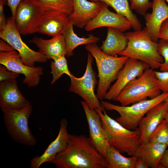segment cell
I'll list each match as a JSON object with an SVG mask.
<instances>
[{
    "mask_svg": "<svg viewBox=\"0 0 168 168\" xmlns=\"http://www.w3.org/2000/svg\"><path fill=\"white\" fill-rule=\"evenodd\" d=\"M73 26V23L69 21L62 34L65 42L66 55L68 57L72 56L73 51L78 46L96 43L100 40L92 34L88 35L87 37H80L74 32Z\"/></svg>",
    "mask_w": 168,
    "mask_h": 168,
    "instance_id": "cell-24",
    "label": "cell"
},
{
    "mask_svg": "<svg viewBox=\"0 0 168 168\" xmlns=\"http://www.w3.org/2000/svg\"><path fill=\"white\" fill-rule=\"evenodd\" d=\"M153 69H146L138 78L130 82L121 91L116 100L122 106H127L139 101L154 98L161 91Z\"/></svg>",
    "mask_w": 168,
    "mask_h": 168,
    "instance_id": "cell-5",
    "label": "cell"
},
{
    "mask_svg": "<svg viewBox=\"0 0 168 168\" xmlns=\"http://www.w3.org/2000/svg\"><path fill=\"white\" fill-rule=\"evenodd\" d=\"M30 42L35 44L39 49L38 52L48 59L54 60L66 55L65 42L62 34L48 40L35 36Z\"/></svg>",
    "mask_w": 168,
    "mask_h": 168,
    "instance_id": "cell-21",
    "label": "cell"
},
{
    "mask_svg": "<svg viewBox=\"0 0 168 168\" xmlns=\"http://www.w3.org/2000/svg\"><path fill=\"white\" fill-rule=\"evenodd\" d=\"M130 7L140 15L143 16L147 11L152 8V2L150 0H129Z\"/></svg>",
    "mask_w": 168,
    "mask_h": 168,
    "instance_id": "cell-31",
    "label": "cell"
},
{
    "mask_svg": "<svg viewBox=\"0 0 168 168\" xmlns=\"http://www.w3.org/2000/svg\"><path fill=\"white\" fill-rule=\"evenodd\" d=\"M158 168H168V147L163 154Z\"/></svg>",
    "mask_w": 168,
    "mask_h": 168,
    "instance_id": "cell-37",
    "label": "cell"
},
{
    "mask_svg": "<svg viewBox=\"0 0 168 168\" xmlns=\"http://www.w3.org/2000/svg\"><path fill=\"white\" fill-rule=\"evenodd\" d=\"M106 39L102 42L100 47L105 53L115 56L119 54L125 49L128 44V40L124 33L116 29L108 27Z\"/></svg>",
    "mask_w": 168,
    "mask_h": 168,
    "instance_id": "cell-23",
    "label": "cell"
},
{
    "mask_svg": "<svg viewBox=\"0 0 168 168\" xmlns=\"http://www.w3.org/2000/svg\"><path fill=\"white\" fill-rule=\"evenodd\" d=\"M33 107L30 104L20 109L3 113L7 130L15 142L30 146L35 145L37 140L28 126V119Z\"/></svg>",
    "mask_w": 168,
    "mask_h": 168,
    "instance_id": "cell-7",
    "label": "cell"
},
{
    "mask_svg": "<svg viewBox=\"0 0 168 168\" xmlns=\"http://www.w3.org/2000/svg\"><path fill=\"white\" fill-rule=\"evenodd\" d=\"M44 11L35 0H24L19 4L14 20L21 35H26L36 32Z\"/></svg>",
    "mask_w": 168,
    "mask_h": 168,
    "instance_id": "cell-11",
    "label": "cell"
},
{
    "mask_svg": "<svg viewBox=\"0 0 168 168\" xmlns=\"http://www.w3.org/2000/svg\"><path fill=\"white\" fill-rule=\"evenodd\" d=\"M73 11L69 16L74 26L85 28L87 24L100 12L104 3L87 0H72Z\"/></svg>",
    "mask_w": 168,
    "mask_h": 168,
    "instance_id": "cell-17",
    "label": "cell"
},
{
    "mask_svg": "<svg viewBox=\"0 0 168 168\" xmlns=\"http://www.w3.org/2000/svg\"><path fill=\"white\" fill-rule=\"evenodd\" d=\"M148 166L142 160L138 157L135 168H148Z\"/></svg>",
    "mask_w": 168,
    "mask_h": 168,
    "instance_id": "cell-39",
    "label": "cell"
},
{
    "mask_svg": "<svg viewBox=\"0 0 168 168\" xmlns=\"http://www.w3.org/2000/svg\"><path fill=\"white\" fill-rule=\"evenodd\" d=\"M93 56L88 53L86 67L83 75L77 77L73 75L70 77V92H73L81 97L91 108L97 109L103 112L105 109L95 93V89L98 82L92 63Z\"/></svg>",
    "mask_w": 168,
    "mask_h": 168,
    "instance_id": "cell-8",
    "label": "cell"
},
{
    "mask_svg": "<svg viewBox=\"0 0 168 168\" xmlns=\"http://www.w3.org/2000/svg\"><path fill=\"white\" fill-rule=\"evenodd\" d=\"M15 25L14 19L8 18L4 26L0 30V37L10 44L19 53L24 63L34 67L36 63H44L48 60L38 51L30 48L22 40Z\"/></svg>",
    "mask_w": 168,
    "mask_h": 168,
    "instance_id": "cell-9",
    "label": "cell"
},
{
    "mask_svg": "<svg viewBox=\"0 0 168 168\" xmlns=\"http://www.w3.org/2000/svg\"><path fill=\"white\" fill-rule=\"evenodd\" d=\"M108 6L104 4L100 12L85 26L84 28L86 31H90L98 28L106 27L123 32L132 28L130 22L126 18L110 11Z\"/></svg>",
    "mask_w": 168,
    "mask_h": 168,
    "instance_id": "cell-16",
    "label": "cell"
},
{
    "mask_svg": "<svg viewBox=\"0 0 168 168\" xmlns=\"http://www.w3.org/2000/svg\"><path fill=\"white\" fill-rule=\"evenodd\" d=\"M7 3V0H0V30L4 26L7 22L4 13V7Z\"/></svg>",
    "mask_w": 168,
    "mask_h": 168,
    "instance_id": "cell-36",
    "label": "cell"
},
{
    "mask_svg": "<svg viewBox=\"0 0 168 168\" xmlns=\"http://www.w3.org/2000/svg\"><path fill=\"white\" fill-rule=\"evenodd\" d=\"M60 124L58 133L55 140L49 144L41 156H35L30 160L31 168H39L45 163H50L58 153L66 148L69 135L68 132L67 119L65 118L62 119Z\"/></svg>",
    "mask_w": 168,
    "mask_h": 168,
    "instance_id": "cell-15",
    "label": "cell"
},
{
    "mask_svg": "<svg viewBox=\"0 0 168 168\" xmlns=\"http://www.w3.org/2000/svg\"><path fill=\"white\" fill-rule=\"evenodd\" d=\"M167 147L166 145L148 141L140 144L135 156L144 161L149 167L158 168L163 154Z\"/></svg>",
    "mask_w": 168,
    "mask_h": 168,
    "instance_id": "cell-22",
    "label": "cell"
},
{
    "mask_svg": "<svg viewBox=\"0 0 168 168\" xmlns=\"http://www.w3.org/2000/svg\"><path fill=\"white\" fill-rule=\"evenodd\" d=\"M159 39L168 40V18L162 23L159 33Z\"/></svg>",
    "mask_w": 168,
    "mask_h": 168,
    "instance_id": "cell-34",
    "label": "cell"
},
{
    "mask_svg": "<svg viewBox=\"0 0 168 168\" xmlns=\"http://www.w3.org/2000/svg\"><path fill=\"white\" fill-rule=\"evenodd\" d=\"M124 34L128 45L119 55L143 62L153 69L160 68L164 59L158 51V42L152 40L145 27Z\"/></svg>",
    "mask_w": 168,
    "mask_h": 168,
    "instance_id": "cell-2",
    "label": "cell"
},
{
    "mask_svg": "<svg viewBox=\"0 0 168 168\" xmlns=\"http://www.w3.org/2000/svg\"><path fill=\"white\" fill-rule=\"evenodd\" d=\"M24 0H7V4L9 7L12 13V17L14 19L16 10L19 4Z\"/></svg>",
    "mask_w": 168,
    "mask_h": 168,
    "instance_id": "cell-35",
    "label": "cell"
},
{
    "mask_svg": "<svg viewBox=\"0 0 168 168\" xmlns=\"http://www.w3.org/2000/svg\"><path fill=\"white\" fill-rule=\"evenodd\" d=\"M81 104L88 125L90 140L96 149L105 157L110 145L100 117L95 109L90 108L84 101H82Z\"/></svg>",
    "mask_w": 168,
    "mask_h": 168,
    "instance_id": "cell-12",
    "label": "cell"
},
{
    "mask_svg": "<svg viewBox=\"0 0 168 168\" xmlns=\"http://www.w3.org/2000/svg\"><path fill=\"white\" fill-rule=\"evenodd\" d=\"M50 163L57 168H105V157L85 135L69 134L66 149Z\"/></svg>",
    "mask_w": 168,
    "mask_h": 168,
    "instance_id": "cell-1",
    "label": "cell"
},
{
    "mask_svg": "<svg viewBox=\"0 0 168 168\" xmlns=\"http://www.w3.org/2000/svg\"><path fill=\"white\" fill-rule=\"evenodd\" d=\"M102 2L112 7L116 13L126 18L134 30L142 29V25L136 15L130 8L128 0H90Z\"/></svg>",
    "mask_w": 168,
    "mask_h": 168,
    "instance_id": "cell-25",
    "label": "cell"
},
{
    "mask_svg": "<svg viewBox=\"0 0 168 168\" xmlns=\"http://www.w3.org/2000/svg\"><path fill=\"white\" fill-rule=\"evenodd\" d=\"M85 48L96 61L99 79L96 95L99 99L102 100L111 83L117 78L119 72L129 58L108 55L104 53L96 43L88 44Z\"/></svg>",
    "mask_w": 168,
    "mask_h": 168,
    "instance_id": "cell-3",
    "label": "cell"
},
{
    "mask_svg": "<svg viewBox=\"0 0 168 168\" xmlns=\"http://www.w3.org/2000/svg\"><path fill=\"white\" fill-rule=\"evenodd\" d=\"M152 8V13H146L144 15L145 28L152 40L158 42L161 26L168 18V6L165 0H153Z\"/></svg>",
    "mask_w": 168,
    "mask_h": 168,
    "instance_id": "cell-19",
    "label": "cell"
},
{
    "mask_svg": "<svg viewBox=\"0 0 168 168\" xmlns=\"http://www.w3.org/2000/svg\"><path fill=\"white\" fill-rule=\"evenodd\" d=\"M15 50L8 43L1 39L0 40L1 52H8Z\"/></svg>",
    "mask_w": 168,
    "mask_h": 168,
    "instance_id": "cell-38",
    "label": "cell"
},
{
    "mask_svg": "<svg viewBox=\"0 0 168 168\" xmlns=\"http://www.w3.org/2000/svg\"><path fill=\"white\" fill-rule=\"evenodd\" d=\"M69 22V16L64 13L44 10L37 25L36 32L52 37L62 35Z\"/></svg>",
    "mask_w": 168,
    "mask_h": 168,
    "instance_id": "cell-18",
    "label": "cell"
},
{
    "mask_svg": "<svg viewBox=\"0 0 168 168\" xmlns=\"http://www.w3.org/2000/svg\"><path fill=\"white\" fill-rule=\"evenodd\" d=\"M165 0L166 1L167 3H168V0Z\"/></svg>",
    "mask_w": 168,
    "mask_h": 168,
    "instance_id": "cell-42",
    "label": "cell"
},
{
    "mask_svg": "<svg viewBox=\"0 0 168 168\" xmlns=\"http://www.w3.org/2000/svg\"><path fill=\"white\" fill-rule=\"evenodd\" d=\"M30 104L19 89L16 79L0 83V106L3 113L17 110Z\"/></svg>",
    "mask_w": 168,
    "mask_h": 168,
    "instance_id": "cell-14",
    "label": "cell"
},
{
    "mask_svg": "<svg viewBox=\"0 0 168 168\" xmlns=\"http://www.w3.org/2000/svg\"><path fill=\"white\" fill-rule=\"evenodd\" d=\"M44 9L62 12L68 16L73 11L72 0H35Z\"/></svg>",
    "mask_w": 168,
    "mask_h": 168,
    "instance_id": "cell-27",
    "label": "cell"
},
{
    "mask_svg": "<svg viewBox=\"0 0 168 168\" xmlns=\"http://www.w3.org/2000/svg\"><path fill=\"white\" fill-rule=\"evenodd\" d=\"M154 72L161 91L168 93V71Z\"/></svg>",
    "mask_w": 168,
    "mask_h": 168,
    "instance_id": "cell-32",
    "label": "cell"
},
{
    "mask_svg": "<svg viewBox=\"0 0 168 168\" xmlns=\"http://www.w3.org/2000/svg\"><path fill=\"white\" fill-rule=\"evenodd\" d=\"M163 101L165 102L166 104L168 109V96L165 98Z\"/></svg>",
    "mask_w": 168,
    "mask_h": 168,
    "instance_id": "cell-41",
    "label": "cell"
},
{
    "mask_svg": "<svg viewBox=\"0 0 168 168\" xmlns=\"http://www.w3.org/2000/svg\"><path fill=\"white\" fill-rule=\"evenodd\" d=\"M168 93H162L157 96L149 100H142L130 106H119L106 101H102L101 104L105 109L115 110L119 114L116 120L126 128L135 130L147 113L156 105L163 101Z\"/></svg>",
    "mask_w": 168,
    "mask_h": 168,
    "instance_id": "cell-6",
    "label": "cell"
},
{
    "mask_svg": "<svg viewBox=\"0 0 168 168\" xmlns=\"http://www.w3.org/2000/svg\"><path fill=\"white\" fill-rule=\"evenodd\" d=\"M149 68V66L143 62L129 58L123 69L119 72L116 82L109 88L104 99L109 100H116L123 88L137 77L140 76Z\"/></svg>",
    "mask_w": 168,
    "mask_h": 168,
    "instance_id": "cell-13",
    "label": "cell"
},
{
    "mask_svg": "<svg viewBox=\"0 0 168 168\" xmlns=\"http://www.w3.org/2000/svg\"><path fill=\"white\" fill-rule=\"evenodd\" d=\"M19 76V74L8 70L4 66L0 65V82L11 80L16 79Z\"/></svg>",
    "mask_w": 168,
    "mask_h": 168,
    "instance_id": "cell-33",
    "label": "cell"
},
{
    "mask_svg": "<svg viewBox=\"0 0 168 168\" xmlns=\"http://www.w3.org/2000/svg\"><path fill=\"white\" fill-rule=\"evenodd\" d=\"M158 51L164 59L159 68L161 71H168V40L159 39Z\"/></svg>",
    "mask_w": 168,
    "mask_h": 168,
    "instance_id": "cell-30",
    "label": "cell"
},
{
    "mask_svg": "<svg viewBox=\"0 0 168 168\" xmlns=\"http://www.w3.org/2000/svg\"><path fill=\"white\" fill-rule=\"evenodd\" d=\"M0 63L9 70L23 75L25 78L23 82L29 87L37 86L40 82L41 76L43 74L42 67L27 66L16 50L0 52Z\"/></svg>",
    "mask_w": 168,
    "mask_h": 168,
    "instance_id": "cell-10",
    "label": "cell"
},
{
    "mask_svg": "<svg viewBox=\"0 0 168 168\" xmlns=\"http://www.w3.org/2000/svg\"><path fill=\"white\" fill-rule=\"evenodd\" d=\"M50 66V73L53 76L51 84H54L63 74L67 75L70 77L72 75L68 69L65 55L53 60L51 62Z\"/></svg>",
    "mask_w": 168,
    "mask_h": 168,
    "instance_id": "cell-28",
    "label": "cell"
},
{
    "mask_svg": "<svg viewBox=\"0 0 168 168\" xmlns=\"http://www.w3.org/2000/svg\"><path fill=\"white\" fill-rule=\"evenodd\" d=\"M148 141L163 144L168 147V125L164 119L152 132Z\"/></svg>",
    "mask_w": 168,
    "mask_h": 168,
    "instance_id": "cell-29",
    "label": "cell"
},
{
    "mask_svg": "<svg viewBox=\"0 0 168 168\" xmlns=\"http://www.w3.org/2000/svg\"><path fill=\"white\" fill-rule=\"evenodd\" d=\"M164 119L166 121L168 125V110L166 112L165 114Z\"/></svg>",
    "mask_w": 168,
    "mask_h": 168,
    "instance_id": "cell-40",
    "label": "cell"
},
{
    "mask_svg": "<svg viewBox=\"0 0 168 168\" xmlns=\"http://www.w3.org/2000/svg\"><path fill=\"white\" fill-rule=\"evenodd\" d=\"M106 168H135L138 157L136 156L125 157L113 147L108 148L105 157Z\"/></svg>",
    "mask_w": 168,
    "mask_h": 168,
    "instance_id": "cell-26",
    "label": "cell"
},
{
    "mask_svg": "<svg viewBox=\"0 0 168 168\" xmlns=\"http://www.w3.org/2000/svg\"><path fill=\"white\" fill-rule=\"evenodd\" d=\"M168 110L166 104L163 101L152 108L146 114V116L142 118L138 125L141 132V144L148 142L152 132L164 119L165 114Z\"/></svg>",
    "mask_w": 168,
    "mask_h": 168,
    "instance_id": "cell-20",
    "label": "cell"
},
{
    "mask_svg": "<svg viewBox=\"0 0 168 168\" xmlns=\"http://www.w3.org/2000/svg\"><path fill=\"white\" fill-rule=\"evenodd\" d=\"M95 110L100 117L102 126L108 136L110 146L122 153H126L130 156H135L141 144L139 128L128 129L109 116L105 110L102 112L97 109Z\"/></svg>",
    "mask_w": 168,
    "mask_h": 168,
    "instance_id": "cell-4",
    "label": "cell"
}]
</instances>
